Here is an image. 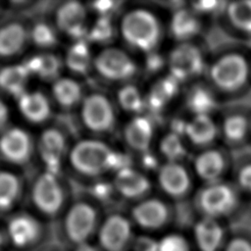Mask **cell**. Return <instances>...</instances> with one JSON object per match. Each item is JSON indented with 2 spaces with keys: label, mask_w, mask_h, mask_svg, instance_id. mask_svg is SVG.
Returning <instances> with one entry per match:
<instances>
[{
  "label": "cell",
  "mask_w": 251,
  "mask_h": 251,
  "mask_svg": "<svg viewBox=\"0 0 251 251\" xmlns=\"http://www.w3.org/2000/svg\"><path fill=\"white\" fill-rule=\"evenodd\" d=\"M117 28L129 48L144 54L155 51L161 40L160 22L154 13L145 8L127 10L121 17Z\"/></svg>",
  "instance_id": "1"
},
{
  "label": "cell",
  "mask_w": 251,
  "mask_h": 251,
  "mask_svg": "<svg viewBox=\"0 0 251 251\" xmlns=\"http://www.w3.org/2000/svg\"><path fill=\"white\" fill-rule=\"evenodd\" d=\"M115 150L106 142L95 138L76 141L69 150L68 162L74 172L88 178H99L113 172Z\"/></svg>",
  "instance_id": "2"
},
{
  "label": "cell",
  "mask_w": 251,
  "mask_h": 251,
  "mask_svg": "<svg viewBox=\"0 0 251 251\" xmlns=\"http://www.w3.org/2000/svg\"><path fill=\"white\" fill-rule=\"evenodd\" d=\"M83 126L95 134L110 133L116 126L117 115L113 102L102 92H91L79 105Z\"/></svg>",
  "instance_id": "3"
},
{
  "label": "cell",
  "mask_w": 251,
  "mask_h": 251,
  "mask_svg": "<svg viewBox=\"0 0 251 251\" xmlns=\"http://www.w3.org/2000/svg\"><path fill=\"white\" fill-rule=\"evenodd\" d=\"M93 69L101 78L112 82H127L138 72L133 58L114 46L105 47L94 56Z\"/></svg>",
  "instance_id": "4"
},
{
  "label": "cell",
  "mask_w": 251,
  "mask_h": 251,
  "mask_svg": "<svg viewBox=\"0 0 251 251\" xmlns=\"http://www.w3.org/2000/svg\"><path fill=\"white\" fill-rule=\"evenodd\" d=\"M30 198L34 207L44 215L54 216L62 209L66 191L59 175L44 171L32 181Z\"/></svg>",
  "instance_id": "5"
},
{
  "label": "cell",
  "mask_w": 251,
  "mask_h": 251,
  "mask_svg": "<svg viewBox=\"0 0 251 251\" xmlns=\"http://www.w3.org/2000/svg\"><path fill=\"white\" fill-rule=\"evenodd\" d=\"M249 67L243 56L236 53L219 58L210 69L213 83L225 92H234L247 81Z\"/></svg>",
  "instance_id": "6"
},
{
  "label": "cell",
  "mask_w": 251,
  "mask_h": 251,
  "mask_svg": "<svg viewBox=\"0 0 251 251\" xmlns=\"http://www.w3.org/2000/svg\"><path fill=\"white\" fill-rule=\"evenodd\" d=\"M196 204L204 217L217 220L227 216L235 209L237 194L231 186L215 182L198 193Z\"/></svg>",
  "instance_id": "7"
},
{
  "label": "cell",
  "mask_w": 251,
  "mask_h": 251,
  "mask_svg": "<svg viewBox=\"0 0 251 251\" xmlns=\"http://www.w3.org/2000/svg\"><path fill=\"white\" fill-rule=\"evenodd\" d=\"M35 151V143L25 129L9 126L0 133V157L5 162L24 167L31 161Z\"/></svg>",
  "instance_id": "8"
},
{
  "label": "cell",
  "mask_w": 251,
  "mask_h": 251,
  "mask_svg": "<svg viewBox=\"0 0 251 251\" xmlns=\"http://www.w3.org/2000/svg\"><path fill=\"white\" fill-rule=\"evenodd\" d=\"M87 8L79 1H65L55 8L54 25L57 30L74 41L86 40Z\"/></svg>",
  "instance_id": "9"
},
{
  "label": "cell",
  "mask_w": 251,
  "mask_h": 251,
  "mask_svg": "<svg viewBox=\"0 0 251 251\" xmlns=\"http://www.w3.org/2000/svg\"><path fill=\"white\" fill-rule=\"evenodd\" d=\"M35 146L45 171L59 175L70 150L65 133L58 127H47L40 133Z\"/></svg>",
  "instance_id": "10"
},
{
  "label": "cell",
  "mask_w": 251,
  "mask_h": 251,
  "mask_svg": "<svg viewBox=\"0 0 251 251\" xmlns=\"http://www.w3.org/2000/svg\"><path fill=\"white\" fill-rule=\"evenodd\" d=\"M170 75L178 82L199 75L204 70V59L193 44L182 42L175 47L169 56Z\"/></svg>",
  "instance_id": "11"
},
{
  "label": "cell",
  "mask_w": 251,
  "mask_h": 251,
  "mask_svg": "<svg viewBox=\"0 0 251 251\" xmlns=\"http://www.w3.org/2000/svg\"><path fill=\"white\" fill-rule=\"evenodd\" d=\"M97 214L92 205L79 201L71 206L65 218V228L68 236L74 242L80 244L93 232Z\"/></svg>",
  "instance_id": "12"
},
{
  "label": "cell",
  "mask_w": 251,
  "mask_h": 251,
  "mask_svg": "<svg viewBox=\"0 0 251 251\" xmlns=\"http://www.w3.org/2000/svg\"><path fill=\"white\" fill-rule=\"evenodd\" d=\"M29 42V25L24 22L13 20L0 25V59L18 57Z\"/></svg>",
  "instance_id": "13"
},
{
  "label": "cell",
  "mask_w": 251,
  "mask_h": 251,
  "mask_svg": "<svg viewBox=\"0 0 251 251\" xmlns=\"http://www.w3.org/2000/svg\"><path fill=\"white\" fill-rule=\"evenodd\" d=\"M16 100L18 110L22 117L32 125H42L52 116L51 101L40 90L27 89Z\"/></svg>",
  "instance_id": "14"
},
{
  "label": "cell",
  "mask_w": 251,
  "mask_h": 251,
  "mask_svg": "<svg viewBox=\"0 0 251 251\" xmlns=\"http://www.w3.org/2000/svg\"><path fill=\"white\" fill-rule=\"evenodd\" d=\"M131 234L129 221L122 215L109 216L99 230V241L107 251H121Z\"/></svg>",
  "instance_id": "15"
},
{
  "label": "cell",
  "mask_w": 251,
  "mask_h": 251,
  "mask_svg": "<svg viewBox=\"0 0 251 251\" xmlns=\"http://www.w3.org/2000/svg\"><path fill=\"white\" fill-rule=\"evenodd\" d=\"M158 184L169 196L180 198L190 189V178L187 171L179 163L167 162L158 170Z\"/></svg>",
  "instance_id": "16"
},
{
  "label": "cell",
  "mask_w": 251,
  "mask_h": 251,
  "mask_svg": "<svg viewBox=\"0 0 251 251\" xmlns=\"http://www.w3.org/2000/svg\"><path fill=\"white\" fill-rule=\"evenodd\" d=\"M112 183L115 190L127 199L143 198L151 189L149 178L133 167L117 172Z\"/></svg>",
  "instance_id": "17"
},
{
  "label": "cell",
  "mask_w": 251,
  "mask_h": 251,
  "mask_svg": "<svg viewBox=\"0 0 251 251\" xmlns=\"http://www.w3.org/2000/svg\"><path fill=\"white\" fill-rule=\"evenodd\" d=\"M123 135L129 149L140 154L146 153L149 151L154 135L153 123L146 116H133L125 126Z\"/></svg>",
  "instance_id": "18"
},
{
  "label": "cell",
  "mask_w": 251,
  "mask_h": 251,
  "mask_svg": "<svg viewBox=\"0 0 251 251\" xmlns=\"http://www.w3.org/2000/svg\"><path fill=\"white\" fill-rule=\"evenodd\" d=\"M134 222L144 228H159L167 222L169 210L167 205L157 198H146L138 202L131 211Z\"/></svg>",
  "instance_id": "19"
},
{
  "label": "cell",
  "mask_w": 251,
  "mask_h": 251,
  "mask_svg": "<svg viewBox=\"0 0 251 251\" xmlns=\"http://www.w3.org/2000/svg\"><path fill=\"white\" fill-rule=\"evenodd\" d=\"M24 64L31 76L54 82L60 77L64 61L52 52L42 51L28 57Z\"/></svg>",
  "instance_id": "20"
},
{
  "label": "cell",
  "mask_w": 251,
  "mask_h": 251,
  "mask_svg": "<svg viewBox=\"0 0 251 251\" xmlns=\"http://www.w3.org/2000/svg\"><path fill=\"white\" fill-rule=\"evenodd\" d=\"M224 229L219 222L204 217L193 227V236L199 251H219L224 242Z\"/></svg>",
  "instance_id": "21"
},
{
  "label": "cell",
  "mask_w": 251,
  "mask_h": 251,
  "mask_svg": "<svg viewBox=\"0 0 251 251\" xmlns=\"http://www.w3.org/2000/svg\"><path fill=\"white\" fill-rule=\"evenodd\" d=\"M51 94L55 103L63 110L74 109L80 105L84 98L80 83L68 76H60L52 82Z\"/></svg>",
  "instance_id": "22"
},
{
  "label": "cell",
  "mask_w": 251,
  "mask_h": 251,
  "mask_svg": "<svg viewBox=\"0 0 251 251\" xmlns=\"http://www.w3.org/2000/svg\"><path fill=\"white\" fill-rule=\"evenodd\" d=\"M30 77L24 63L6 65L0 69V90L17 99L27 90Z\"/></svg>",
  "instance_id": "23"
},
{
  "label": "cell",
  "mask_w": 251,
  "mask_h": 251,
  "mask_svg": "<svg viewBox=\"0 0 251 251\" xmlns=\"http://www.w3.org/2000/svg\"><path fill=\"white\" fill-rule=\"evenodd\" d=\"M40 226L38 222L27 214H20L12 218L8 224V234L18 247H25L36 240Z\"/></svg>",
  "instance_id": "24"
},
{
  "label": "cell",
  "mask_w": 251,
  "mask_h": 251,
  "mask_svg": "<svg viewBox=\"0 0 251 251\" xmlns=\"http://www.w3.org/2000/svg\"><path fill=\"white\" fill-rule=\"evenodd\" d=\"M87 40L74 41L68 48L64 64L75 75H84L93 68V59Z\"/></svg>",
  "instance_id": "25"
},
{
  "label": "cell",
  "mask_w": 251,
  "mask_h": 251,
  "mask_svg": "<svg viewBox=\"0 0 251 251\" xmlns=\"http://www.w3.org/2000/svg\"><path fill=\"white\" fill-rule=\"evenodd\" d=\"M226 168V161L218 150H206L199 154L194 161L196 174L211 183L217 182Z\"/></svg>",
  "instance_id": "26"
},
{
  "label": "cell",
  "mask_w": 251,
  "mask_h": 251,
  "mask_svg": "<svg viewBox=\"0 0 251 251\" xmlns=\"http://www.w3.org/2000/svg\"><path fill=\"white\" fill-rule=\"evenodd\" d=\"M200 27L201 23L196 14L185 8L176 10L170 23L172 35L179 41H186L194 37L199 32Z\"/></svg>",
  "instance_id": "27"
},
{
  "label": "cell",
  "mask_w": 251,
  "mask_h": 251,
  "mask_svg": "<svg viewBox=\"0 0 251 251\" xmlns=\"http://www.w3.org/2000/svg\"><path fill=\"white\" fill-rule=\"evenodd\" d=\"M178 84L179 82L170 75L160 78L145 97L146 107L155 112L161 111L176 95Z\"/></svg>",
  "instance_id": "28"
},
{
  "label": "cell",
  "mask_w": 251,
  "mask_h": 251,
  "mask_svg": "<svg viewBox=\"0 0 251 251\" xmlns=\"http://www.w3.org/2000/svg\"><path fill=\"white\" fill-rule=\"evenodd\" d=\"M218 133L217 126L210 116H194L187 122L185 135L197 146H206L216 138Z\"/></svg>",
  "instance_id": "29"
},
{
  "label": "cell",
  "mask_w": 251,
  "mask_h": 251,
  "mask_svg": "<svg viewBox=\"0 0 251 251\" xmlns=\"http://www.w3.org/2000/svg\"><path fill=\"white\" fill-rule=\"evenodd\" d=\"M23 182L21 177L10 171H0V211L12 209L21 197Z\"/></svg>",
  "instance_id": "30"
},
{
  "label": "cell",
  "mask_w": 251,
  "mask_h": 251,
  "mask_svg": "<svg viewBox=\"0 0 251 251\" xmlns=\"http://www.w3.org/2000/svg\"><path fill=\"white\" fill-rule=\"evenodd\" d=\"M186 106L195 116H209L216 109L217 101L213 92L208 87L197 84L188 91Z\"/></svg>",
  "instance_id": "31"
},
{
  "label": "cell",
  "mask_w": 251,
  "mask_h": 251,
  "mask_svg": "<svg viewBox=\"0 0 251 251\" xmlns=\"http://www.w3.org/2000/svg\"><path fill=\"white\" fill-rule=\"evenodd\" d=\"M117 102L123 111L134 116L140 115L146 107L145 98L140 90L131 83H126L118 89Z\"/></svg>",
  "instance_id": "32"
},
{
  "label": "cell",
  "mask_w": 251,
  "mask_h": 251,
  "mask_svg": "<svg viewBox=\"0 0 251 251\" xmlns=\"http://www.w3.org/2000/svg\"><path fill=\"white\" fill-rule=\"evenodd\" d=\"M58 39V30L54 25L45 21H37L29 25L30 42L44 51L55 47Z\"/></svg>",
  "instance_id": "33"
},
{
  "label": "cell",
  "mask_w": 251,
  "mask_h": 251,
  "mask_svg": "<svg viewBox=\"0 0 251 251\" xmlns=\"http://www.w3.org/2000/svg\"><path fill=\"white\" fill-rule=\"evenodd\" d=\"M118 28L115 26L111 17H97L88 26L86 40L97 44H107L115 36Z\"/></svg>",
  "instance_id": "34"
},
{
  "label": "cell",
  "mask_w": 251,
  "mask_h": 251,
  "mask_svg": "<svg viewBox=\"0 0 251 251\" xmlns=\"http://www.w3.org/2000/svg\"><path fill=\"white\" fill-rule=\"evenodd\" d=\"M230 23L239 30L251 33V0L231 2L226 7Z\"/></svg>",
  "instance_id": "35"
},
{
  "label": "cell",
  "mask_w": 251,
  "mask_h": 251,
  "mask_svg": "<svg viewBox=\"0 0 251 251\" xmlns=\"http://www.w3.org/2000/svg\"><path fill=\"white\" fill-rule=\"evenodd\" d=\"M249 124L242 115H230L226 118L223 124V133L226 140L237 143L245 138L248 133Z\"/></svg>",
  "instance_id": "36"
},
{
  "label": "cell",
  "mask_w": 251,
  "mask_h": 251,
  "mask_svg": "<svg viewBox=\"0 0 251 251\" xmlns=\"http://www.w3.org/2000/svg\"><path fill=\"white\" fill-rule=\"evenodd\" d=\"M160 151L167 158L168 162L178 163L179 160L186 156V149L180 139V136L174 133H167L160 142Z\"/></svg>",
  "instance_id": "37"
},
{
  "label": "cell",
  "mask_w": 251,
  "mask_h": 251,
  "mask_svg": "<svg viewBox=\"0 0 251 251\" xmlns=\"http://www.w3.org/2000/svg\"><path fill=\"white\" fill-rule=\"evenodd\" d=\"M155 251H190V248L184 236L170 233L156 241Z\"/></svg>",
  "instance_id": "38"
},
{
  "label": "cell",
  "mask_w": 251,
  "mask_h": 251,
  "mask_svg": "<svg viewBox=\"0 0 251 251\" xmlns=\"http://www.w3.org/2000/svg\"><path fill=\"white\" fill-rule=\"evenodd\" d=\"M115 190L113 183L106 182L104 180L98 179L96 180L93 185L90 187L91 194L93 197L100 201H105L109 199L112 195V192Z\"/></svg>",
  "instance_id": "39"
},
{
  "label": "cell",
  "mask_w": 251,
  "mask_h": 251,
  "mask_svg": "<svg viewBox=\"0 0 251 251\" xmlns=\"http://www.w3.org/2000/svg\"><path fill=\"white\" fill-rule=\"evenodd\" d=\"M122 2L119 1H96L91 3V9L97 14L98 17H112L113 13L119 8Z\"/></svg>",
  "instance_id": "40"
},
{
  "label": "cell",
  "mask_w": 251,
  "mask_h": 251,
  "mask_svg": "<svg viewBox=\"0 0 251 251\" xmlns=\"http://www.w3.org/2000/svg\"><path fill=\"white\" fill-rule=\"evenodd\" d=\"M225 2L215 1V0H202L192 3L193 10L199 13H214L220 9L221 6L225 5Z\"/></svg>",
  "instance_id": "41"
},
{
  "label": "cell",
  "mask_w": 251,
  "mask_h": 251,
  "mask_svg": "<svg viewBox=\"0 0 251 251\" xmlns=\"http://www.w3.org/2000/svg\"><path fill=\"white\" fill-rule=\"evenodd\" d=\"M164 64H165L164 58L160 54L156 53L155 51L146 54L145 67L148 72L155 73V72L159 71L163 67Z\"/></svg>",
  "instance_id": "42"
},
{
  "label": "cell",
  "mask_w": 251,
  "mask_h": 251,
  "mask_svg": "<svg viewBox=\"0 0 251 251\" xmlns=\"http://www.w3.org/2000/svg\"><path fill=\"white\" fill-rule=\"evenodd\" d=\"M225 251H251V242L243 237H234L226 243Z\"/></svg>",
  "instance_id": "43"
},
{
  "label": "cell",
  "mask_w": 251,
  "mask_h": 251,
  "mask_svg": "<svg viewBox=\"0 0 251 251\" xmlns=\"http://www.w3.org/2000/svg\"><path fill=\"white\" fill-rule=\"evenodd\" d=\"M238 182L240 186L251 192V164L244 166L238 174Z\"/></svg>",
  "instance_id": "44"
},
{
  "label": "cell",
  "mask_w": 251,
  "mask_h": 251,
  "mask_svg": "<svg viewBox=\"0 0 251 251\" xmlns=\"http://www.w3.org/2000/svg\"><path fill=\"white\" fill-rule=\"evenodd\" d=\"M10 121V110L5 103V101L0 97V133H2L5 129H7L9 126Z\"/></svg>",
  "instance_id": "45"
},
{
  "label": "cell",
  "mask_w": 251,
  "mask_h": 251,
  "mask_svg": "<svg viewBox=\"0 0 251 251\" xmlns=\"http://www.w3.org/2000/svg\"><path fill=\"white\" fill-rule=\"evenodd\" d=\"M142 165L146 169L152 170V169H156L158 167V162H157L156 157L153 156L152 154H150L148 151V152L142 154Z\"/></svg>",
  "instance_id": "46"
},
{
  "label": "cell",
  "mask_w": 251,
  "mask_h": 251,
  "mask_svg": "<svg viewBox=\"0 0 251 251\" xmlns=\"http://www.w3.org/2000/svg\"><path fill=\"white\" fill-rule=\"evenodd\" d=\"M75 251H97V250L87 242H83V243L77 244Z\"/></svg>",
  "instance_id": "47"
},
{
  "label": "cell",
  "mask_w": 251,
  "mask_h": 251,
  "mask_svg": "<svg viewBox=\"0 0 251 251\" xmlns=\"http://www.w3.org/2000/svg\"><path fill=\"white\" fill-rule=\"evenodd\" d=\"M2 239H3V238H2V233H1V231H0V244L2 243Z\"/></svg>",
  "instance_id": "48"
},
{
  "label": "cell",
  "mask_w": 251,
  "mask_h": 251,
  "mask_svg": "<svg viewBox=\"0 0 251 251\" xmlns=\"http://www.w3.org/2000/svg\"><path fill=\"white\" fill-rule=\"evenodd\" d=\"M2 10V7H1V4H0V11Z\"/></svg>",
  "instance_id": "49"
}]
</instances>
